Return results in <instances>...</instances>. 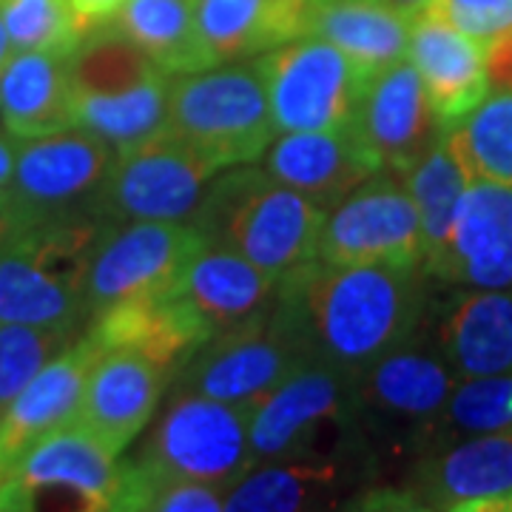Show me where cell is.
I'll list each match as a JSON object with an SVG mask.
<instances>
[{
	"mask_svg": "<svg viewBox=\"0 0 512 512\" xmlns=\"http://www.w3.org/2000/svg\"><path fill=\"white\" fill-rule=\"evenodd\" d=\"M271 313L311 359L359 376L419 333L427 316V274L404 265L313 259L276 282Z\"/></svg>",
	"mask_w": 512,
	"mask_h": 512,
	"instance_id": "obj_1",
	"label": "cell"
},
{
	"mask_svg": "<svg viewBox=\"0 0 512 512\" xmlns=\"http://www.w3.org/2000/svg\"><path fill=\"white\" fill-rule=\"evenodd\" d=\"M188 225L205 245L234 251L279 282L316 259L325 211L248 163L208 183Z\"/></svg>",
	"mask_w": 512,
	"mask_h": 512,
	"instance_id": "obj_2",
	"label": "cell"
},
{
	"mask_svg": "<svg viewBox=\"0 0 512 512\" xmlns=\"http://www.w3.org/2000/svg\"><path fill=\"white\" fill-rule=\"evenodd\" d=\"M103 222L12 220L0 228V325L86 330V276Z\"/></svg>",
	"mask_w": 512,
	"mask_h": 512,
	"instance_id": "obj_3",
	"label": "cell"
},
{
	"mask_svg": "<svg viewBox=\"0 0 512 512\" xmlns=\"http://www.w3.org/2000/svg\"><path fill=\"white\" fill-rule=\"evenodd\" d=\"M157 481L77 424L18 458L0 481V512H140Z\"/></svg>",
	"mask_w": 512,
	"mask_h": 512,
	"instance_id": "obj_4",
	"label": "cell"
},
{
	"mask_svg": "<svg viewBox=\"0 0 512 512\" xmlns=\"http://www.w3.org/2000/svg\"><path fill=\"white\" fill-rule=\"evenodd\" d=\"M69 83L74 126L92 131L114 151L165 134L171 74L109 23L77 43L69 57Z\"/></svg>",
	"mask_w": 512,
	"mask_h": 512,
	"instance_id": "obj_5",
	"label": "cell"
},
{
	"mask_svg": "<svg viewBox=\"0 0 512 512\" xmlns=\"http://www.w3.org/2000/svg\"><path fill=\"white\" fill-rule=\"evenodd\" d=\"M165 131L217 171L259 163L276 137L256 57L171 74Z\"/></svg>",
	"mask_w": 512,
	"mask_h": 512,
	"instance_id": "obj_6",
	"label": "cell"
},
{
	"mask_svg": "<svg viewBox=\"0 0 512 512\" xmlns=\"http://www.w3.org/2000/svg\"><path fill=\"white\" fill-rule=\"evenodd\" d=\"M251 407L171 390L134 461L154 481H191L228 493L254 467Z\"/></svg>",
	"mask_w": 512,
	"mask_h": 512,
	"instance_id": "obj_7",
	"label": "cell"
},
{
	"mask_svg": "<svg viewBox=\"0 0 512 512\" xmlns=\"http://www.w3.org/2000/svg\"><path fill=\"white\" fill-rule=\"evenodd\" d=\"M356 430V373L311 359L251 407V458L256 467L285 458L328 456L322 450L325 436L342 441Z\"/></svg>",
	"mask_w": 512,
	"mask_h": 512,
	"instance_id": "obj_8",
	"label": "cell"
},
{
	"mask_svg": "<svg viewBox=\"0 0 512 512\" xmlns=\"http://www.w3.org/2000/svg\"><path fill=\"white\" fill-rule=\"evenodd\" d=\"M305 362H311L308 350L268 308L251 322L202 342L174 370L171 390L254 407Z\"/></svg>",
	"mask_w": 512,
	"mask_h": 512,
	"instance_id": "obj_9",
	"label": "cell"
},
{
	"mask_svg": "<svg viewBox=\"0 0 512 512\" xmlns=\"http://www.w3.org/2000/svg\"><path fill=\"white\" fill-rule=\"evenodd\" d=\"M214 174L220 171L205 157L165 131L148 143L117 151L94 202V217L103 225L188 222Z\"/></svg>",
	"mask_w": 512,
	"mask_h": 512,
	"instance_id": "obj_10",
	"label": "cell"
},
{
	"mask_svg": "<svg viewBox=\"0 0 512 512\" xmlns=\"http://www.w3.org/2000/svg\"><path fill=\"white\" fill-rule=\"evenodd\" d=\"M276 134L336 131L356 114L367 77L322 37H299L256 57Z\"/></svg>",
	"mask_w": 512,
	"mask_h": 512,
	"instance_id": "obj_11",
	"label": "cell"
},
{
	"mask_svg": "<svg viewBox=\"0 0 512 512\" xmlns=\"http://www.w3.org/2000/svg\"><path fill=\"white\" fill-rule=\"evenodd\" d=\"M316 259L328 265L421 268L419 211L399 174L376 171L325 214Z\"/></svg>",
	"mask_w": 512,
	"mask_h": 512,
	"instance_id": "obj_12",
	"label": "cell"
},
{
	"mask_svg": "<svg viewBox=\"0 0 512 512\" xmlns=\"http://www.w3.org/2000/svg\"><path fill=\"white\" fill-rule=\"evenodd\" d=\"M114 157L117 151L106 140L83 128L20 140L18 165L9 185V217H94V202L109 177Z\"/></svg>",
	"mask_w": 512,
	"mask_h": 512,
	"instance_id": "obj_13",
	"label": "cell"
},
{
	"mask_svg": "<svg viewBox=\"0 0 512 512\" xmlns=\"http://www.w3.org/2000/svg\"><path fill=\"white\" fill-rule=\"evenodd\" d=\"M458 376L421 330L356 376L359 427L427 447Z\"/></svg>",
	"mask_w": 512,
	"mask_h": 512,
	"instance_id": "obj_14",
	"label": "cell"
},
{
	"mask_svg": "<svg viewBox=\"0 0 512 512\" xmlns=\"http://www.w3.org/2000/svg\"><path fill=\"white\" fill-rule=\"evenodd\" d=\"M205 239L188 222H126L106 225L86 276L89 319L140 296L168 293Z\"/></svg>",
	"mask_w": 512,
	"mask_h": 512,
	"instance_id": "obj_15",
	"label": "cell"
},
{
	"mask_svg": "<svg viewBox=\"0 0 512 512\" xmlns=\"http://www.w3.org/2000/svg\"><path fill=\"white\" fill-rule=\"evenodd\" d=\"M350 126L379 160L382 171L399 177L419 163L421 154L444 131L430 109L419 72L407 57L367 77Z\"/></svg>",
	"mask_w": 512,
	"mask_h": 512,
	"instance_id": "obj_16",
	"label": "cell"
},
{
	"mask_svg": "<svg viewBox=\"0 0 512 512\" xmlns=\"http://www.w3.org/2000/svg\"><path fill=\"white\" fill-rule=\"evenodd\" d=\"M171 376L143 353L103 350L89 370L74 424L120 456L154 419Z\"/></svg>",
	"mask_w": 512,
	"mask_h": 512,
	"instance_id": "obj_17",
	"label": "cell"
},
{
	"mask_svg": "<svg viewBox=\"0 0 512 512\" xmlns=\"http://www.w3.org/2000/svg\"><path fill=\"white\" fill-rule=\"evenodd\" d=\"M424 274L461 288H512V188L470 185L447 248Z\"/></svg>",
	"mask_w": 512,
	"mask_h": 512,
	"instance_id": "obj_18",
	"label": "cell"
},
{
	"mask_svg": "<svg viewBox=\"0 0 512 512\" xmlns=\"http://www.w3.org/2000/svg\"><path fill=\"white\" fill-rule=\"evenodd\" d=\"M262 168L296 194L308 197L325 214L348 197L353 188L382 171L353 126L336 131H293L276 134L265 151Z\"/></svg>",
	"mask_w": 512,
	"mask_h": 512,
	"instance_id": "obj_19",
	"label": "cell"
},
{
	"mask_svg": "<svg viewBox=\"0 0 512 512\" xmlns=\"http://www.w3.org/2000/svg\"><path fill=\"white\" fill-rule=\"evenodd\" d=\"M407 60L419 72L441 128L461 126L490 94L484 46L436 12L413 20Z\"/></svg>",
	"mask_w": 512,
	"mask_h": 512,
	"instance_id": "obj_20",
	"label": "cell"
},
{
	"mask_svg": "<svg viewBox=\"0 0 512 512\" xmlns=\"http://www.w3.org/2000/svg\"><path fill=\"white\" fill-rule=\"evenodd\" d=\"M103 348L83 330V336L57 353L49 365L18 393L0 416V481L18 464V458L32 450L60 427L72 424L80 407V396L89 370Z\"/></svg>",
	"mask_w": 512,
	"mask_h": 512,
	"instance_id": "obj_21",
	"label": "cell"
},
{
	"mask_svg": "<svg viewBox=\"0 0 512 512\" xmlns=\"http://www.w3.org/2000/svg\"><path fill=\"white\" fill-rule=\"evenodd\" d=\"M433 345L458 379L512 370V288H464L444 299Z\"/></svg>",
	"mask_w": 512,
	"mask_h": 512,
	"instance_id": "obj_22",
	"label": "cell"
},
{
	"mask_svg": "<svg viewBox=\"0 0 512 512\" xmlns=\"http://www.w3.org/2000/svg\"><path fill=\"white\" fill-rule=\"evenodd\" d=\"M86 333L103 350H134L165 365L171 373L211 339L197 313L174 291L140 296L89 319ZM174 379V376H171Z\"/></svg>",
	"mask_w": 512,
	"mask_h": 512,
	"instance_id": "obj_23",
	"label": "cell"
},
{
	"mask_svg": "<svg viewBox=\"0 0 512 512\" xmlns=\"http://www.w3.org/2000/svg\"><path fill=\"white\" fill-rule=\"evenodd\" d=\"M313 0H197L208 69L259 57L305 37Z\"/></svg>",
	"mask_w": 512,
	"mask_h": 512,
	"instance_id": "obj_24",
	"label": "cell"
},
{
	"mask_svg": "<svg viewBox=\"0 0 512 512\" xmlns=\"http://www.w3.org/2000/svg\"><path fill=\"white\" fill-rule=\"evenodd\" d=\"M410 487L439 512L461 501L510 493L512 424L424 450Z\"/></svg>",
	"mask_w": 512,
	"mask_h": 512,
	"instance_id": "obj_25",
	"label": "cell"
},
{
	"mask_svg": "<svg viewBox=\"0 0 512 512\" xmlns=\"http://www.w3.org/2000/svg\"><path fill=\"white\" fill-rule=\"evenodd\" d=\"M197 313L208 333L239 328L271 308L276 279L248 259L217 245H205L171 288Z\"/></svg>",
	"mask_w": 512,
	"mask_h": 512,
	"instance_id": "obj_26",
	"label": "cell"
},
{
	"mask_svg": "<svg viewBox=\"0 0 512 512\" xmlns=\"http://www.w3.org/2000/svg\"><path fill=\"white\" fill-rule=\"evenodd\" d=\"M348 487L345 456L268 461L225 493V512H333Z\"/></svg>",
	"mask_w": 512,
	"mask_h": 512,
	"instance_id": "obj_27",
	"label": "cell"
},
{
	"mask_svg": "<svg viewBox=\"0 0 512 512\" xmlns=\"http://www.w3.org/2000/svg\"><path fill=\"white\" fill-rule=\"evenodd\" d=\"M72 52H18L0 74V123L18 140L52 137L74 126Z\"/></svg>",
	"mask_w": 512,
	"mask_h": 512,
	"instance_id": "obj_28",
	"label": "cell"
},
{
	"mask_svg": "<svg viewBox=\"0 0 512 512\" xmlns=\"http://www.w3.org/2000/svg\"><path fill=\"white\" fill-rule=\"evenodd\" d=\"M410 26L413 20L376 0H313L305 37L328 40L362 77H373L407 57Z\"/></svg>",
	"mask_w": 512,
	"mask_h": 512,
	"instance_id": "obj_29",
	"label": "cell"
},
{
	"mask_svg": "<svg viewBox=\"0 0 512 512\" xmlns=\"http://www.w3.org/2000/svg\"><path fill=\"white\" fill-rule=\"evenodd\" d=\"M402 180L419 211L421 242H424L421 271H427L447 248L464 191L476 183L473 168L461 154L456 131L444 128L436 137V143L421 154L419 163L413 165Z\"/></svg>",
	"mask_w": 512,
	"mask_h": 512,
	"instance_id": "obj_30",
	"label": "cell"
},
{
	"mask_svg": "<svg viewBox=\"0 0 512 512\" xmlns=\"http://www.w3.org/2000/svg\"><path fill=\"white\" fill-rule=\"evenodd\" d=\"M109 26L143 49L163 72L208 69L197 32V0H126Z\"/></svg>",
	"mask_w": 512,
	"mask_h": 512,
	"instance_id": "obj_31",
	"label": "cell"
},
{
	"mask_svg": "<svg viewBox=\"0 0 512 512\" xmlns=\"http://www.w3.org/2000/svg\"><path fill=\"white\" fill-rule=\"evenodd\" d=\"M512 424V370L478 379H458L456 390L433 427L424 450L450 441L493 433Z\"/></svg>",
	"mask_w": 512,
	"mask_h": 512,
	"instance_id": "obj_32",
	"label": "cell"
},
{
	"mask_svg": "<svg viewBox=\"0 0 512 512\" xmlns=\"http://www.w3.org/2000/svg\"><path fill=\"white\" fill-rule=\"evenodd\" d=\"M453 131L476 180L512 188V86L487 94Z\"/></svg>",
	"mask_w": 512,
	"mask_h": 512,
	"instance_id": "obj_33",
	"label": "cell"
},
{
	"mask_svg": "<svg viewBox=\"0 0 512 512\" xmlns=\"http://www.w3.org/2000/svg\"><path fill=\"white\" fill-rule=\"evenodd\" d=\"M80 336L83 330L72 328L0 325V416L20 390Z\"/></svg>",
	"mask_w": 512,
	"mask_h": 512,
	"instance_id": "obj_34",
	"label": "cell"
},
{
	"mask_svg": "<svg viewBox=\"0 0 512 512\" xmlns=\"http://www.w3.org/2000/svg\"><path fill=\"white\" fill-rule=\"evenodd\" d=\"M12 52H74L83 40L69 0H0Z\"/></svg>",
	"mask_w": 512,
	"mask_h": 512,
	"instance_id": "obj_35",
	"label": "cell"
},
{
	"mask_svg": "<svg viewBox=\"0 0 512 512\" xmlns=\"http://www.w3.org/2000/svg\"><path fill=\"white\" fill-rule=\"evenodd\" d=\"M427 12L450 20L458 32L470 35L481 46L512 32V0H433Z\"/></svg>",
	"mask_w": 512,
	"mask_h": 512,
	"instance_id": "obj_36",
	"label": "cell"
},
{
	"mask_svg": "<svg viewBox=\"0 0 512 512\" xmlns=\"http://www.w3.org/2000/svg\"><path fill=\"white\" fill-rule=\"evenodd\" d=\"M140 512H225V493L191 481H157Z\"/></svg>",
	"mask_w": 512,
	"mask_h": 512,
	"instance_id": "obj_37",
	"label": "cell"
},
{
	"mask_svg": "<svg viewBox=\"0 0 512 512\" xmlns=\"http://www.w3.org/2000/svg\"><path fill=\"white\" fill-rule=\"evenodd\" d=\"M339 512H439L413 487H373L353 495Z\"/></svg>",
	"mask_w": 512,
	"mask_h": 512,
	"instance_id": "obj_38",
	"label": "cell"
},
{
	"mask_svg": "<svg viewBox=\"0 0 512 512\" xmlns=\"http://www.w3.org/2000/svg\"><path fill=\"white\" fill-rule=\"evenodd\" d=\"M69 3H72L74 20H77L80 32L86 35V32H92L97 26L109 23L126 0H69Z\"/></svg>",
	"mask_w": 512,
	"mask_h": 512,
	"instance_id": "obj_39",
	"label": "cell"
},
{
	"mask_svg": "<svg viewBox=\"0 0 512 512\" xmlns=\"http://www.w3.org/2000/svg\"><path fill=\"white\" fill-rule=\"evenodd\" d=\"M18 148V137L9 134L6 128H0V191H9V185H12L15 165H18Z\"/></svg>",
	"mask_w": 512,
	"mask_h": 512,
	"instance_id": "obj_40",
	"label": "cell"
},
{
	"mask_svg": "<svg viewBox=\"0 0 512 512\" xmlns=\"http://www.w3.org/2000/svg\"><path fill=\"white\" fill-rule=\"evenodd\" d=\"M444 512H512V490L510 493L490 495V498H473V501H461L456 507Z\"/></svg>",
	"mask_w": 512,
	"mask_h": 512,
	"instance_id": "obj_41",
	"label": "cell"
},
{
	"mask_svg": "<svg viewBox=\"0 0 512 512\" xmlns=\"http://www.w3.org/2000/svg\"><path fill=\"white\" fill-rule=\"evenodd\" d=\"M376 3H382L387 9H393V12H399L407 20H416L419 15L427 12V6H430V0H376Z\"/></svg>",
	"mask_w": 512,
	"mask_h": 512,
	"instance_id": "obj_42",
	"label": "cell"
},
{
	"mask_svg": "<svg viewBox=\"0 0 512 512\" xmlns=\"http://www.w3.org/2000/svg\"><path fill=\"white\" fill-rule=\"evenodd\" d=\"M12 55H15V52H12V43H9V35H6V29H3V20H0V74L9 66Z\"/></svg>",
	"mask_w": 512,
	"mask_h": 512,
	"instance_id": "obj_43",
	"label": "cell"
},
{
	"mask_svg": "<svg viewBox=\"0 0 512 512\" xmlns=\"http://www.w3.org/2000/svg\"><path fill=\"white\" fill-rule=\"evenodd\" d=\"M9 214H12V205H9V191H0V228L9 222Z\"/></svg>",
	"mask_w": 512,
	"mask_h": 512,
	"instance_id": "obj_44",
	"label": "cell"
},
{
	"mask_svg": "<svg viewBox=\"0 0 512 512\" xmlns=\"http://www.w3.org/2000/svg\"><path fill=\"white\" fill-rule=\"evenodd\" d=\"M430 3H433V0H430ZM427 9H430V6H427Z\"/></svg>",
	"mask_w": 512,
	"mask_h": 512,
	"instance_id": "obj_45",
	"label": "cell"
}]
</instances>
